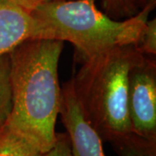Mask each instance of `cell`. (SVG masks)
<instances>
[{"mask_svg": "<svg viewBox=\"0 0 156 156\" xmlns=\"http://www.w3.org/2000/svg\"><path fill=\"white\" fill-rule=\"evenodd\" d=\"M63 41L26 40L9 53L11 111L7 122L30 140L43 153L56 140L62 87L58 62Z\"/></svg>", "mask_w": 156, "mask_h": 156, "instance_id": "cell-1", "label": "cell"}, {"mask_svg": "<svg viewBox=\"0 0 156 156\" xmlns=\"http://www.w3.org/2000/svg\"><path fill=\"white\" fill-rule=\"evenodd\" d=\"M136 44L84 60L72 78L84 116L102 141L132 132L128 109V74L142 57Z\"/></svg>", "mask_w": 156, "mask_h": 156, "instance_id": "cell-2", "label": "cell"}, {"mask_svg": "<svg viewBox=\"0 0 156 156\" xmlns=\"http://www.w3.org/2000/svg\"><path fill=\"white\" fill-rule=\"evenodd\" d=\"M154 6H145L124 21L101 11L95 0H55L30 13L55 38L71 43L87 60L116 47L137 44Z\"/></svg>", "mask_w": 156, "mask_h": 156, "instance_id": "cell-3", "label": "cell"}, {"mask_svg": "<svg viewBox=\"0 0 156 156\" xmlns=\"http://www.w3.org/2000/svg\"><path fill=\"white\" fill-rule=\"evenodd\" d=\"M128 109L132 132L156 140L155 56L143 55L130 69Z\"/></svg>", "mask_w": 156, "mask_h": 156, "instance_id": "cell-4", "label": "cell"}, {"mask_svg": "<svg viewBox=\"0 0 156 156\" xmlns=\"http://www.w3.org/2000/svg\"><path fill=\"white\" fill-rule=\"evenodd\" d=\"M59 115L70 140L72 156H105L102 140L85 118L79 105L72 79L62 87Z\"/></svg>", "mask_w": 156, "mask_h": 156, "instance_id": "cell-5", "label": "cell"}, {"mask_svg": "<svg viewBox=\"0 0 156 156\" xmlns=\"http://www.w3.org/2000/svg\"><path fill=\"white\" fill-rule=\"evenodd\" d=\"M56 39L50 29L11 0H0V56L30 39Z\"/></svg>", "mask_w": 156, "mask_h": 156, "instance_id": "cell-6", "label": "cell"}, {"mask_svg": "<svg viewBox=\"0 0 156 156\" xmlns=\"http://www.w3.org/2000/svg\"><path fill=\"white\" fill-rule=\"evenodd\" d=\"M42 152L5 121L0 125V156H39Z\"/></svg>", "mask_w": 156, "mask_h": 156, "instance_id": "cell-7", "label": "cell"}, {"mask_svg": "<svg viewBox=\"0 0 156 156\" xmlns=\"http://www.w3.org/2000/svg\"><path fill=\"white\" fill-rule=\"evenodd\" d=\"M119 156H156V140L130 132L109 141Z\"/></svg>", "mask_w": 156, "mask_h": 156, "instance_id": "cell-8", "label": "cell"}, {"mask_svg": "<svg viewBox=\"0 0 156 156\" xmlns=\"http://www.w3.org/2000/svg\"><path fill=\"white\" fill-rule=\"evenodd\" d=\"M10 69L9 54L0 56V125L8 119L12 107Z\"/></svg>", "mask_w": 156, "mask_h": 156, "instance_id": "cell-9", "label": "cell"}, {"mask_svg": "<svg viewBox=\"0 0 156 156\" xmlns=\"http://www.w3.org/2000/svg\"><path fill=\"white\" fill-rule=\"evenodd\" d=\"M137 46L140 51L146 56H155L156 55V19L154 17L147 20L145 27L140 34Z\"/></svg>", "mask_w": 156, "mask_h": 156, "instance_id": "cell-10", "label": "cell"}, {"mask_svg": "<svg viewBox=\"0 0 156 156\" xmlns=\"http://www.w3.org/2000/svg\"><path fill=\"white\" fill-rule=\"evenodd\" d=\"M102 5L108 15L115 17L128 18L138 13L134 0H102Z\"/></svg>", "mask_w": 156, "mask_h": 156, "instance_id": "cell-11", "label": "cell"}, {"mask_svg": "<svg viewBox=\"0 0 156 156\" xmlns=\"http://www.w3.org/2000/svg\"><path fill=\"white\" fill-rule=\"evenodd\" d=\"M39 156H72L70 140L67 133H56V140L49 150Z\"/></svg>", "mask_w": 156, "mask_h": 156, "instance_id": "cell-12", "label": "cell"}, {"mask_svg": "<svg viewBox=\"0 0 156 156\" xmlns=\"http://www.w3.org/2000/svg\"><path fill=\"white\" fill-rule=\"evenodd\" d=\"M11 1L17 4V5L23 8L24 10L28 11L29 12H31L38 6L55 0H11Z\"/></svg>", "mask_w": 156, "mask_h": 156, "instance_id": "cell-13", "label": "cell"}, {"mask_svg": "<svg viewBox=\"0 0 156 156\" xmlns=\"http://www.w3.org/2000/svg\"><path fill=\"white\" fill-rule=\"evenodd\" d=\"M135 5L140 6L141 8H144L145 6L148 5H155L156 0H134Z\"/></svg>", "mask_w": 156, "mask_h": 156, "instance_id": "cell-14", "label": "cell"}]
</instances>
